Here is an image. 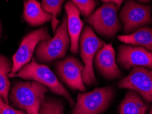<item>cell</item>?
<instances>
[{"instance_id":"obj_24","label":"cell","mask_w":152,"mask_h":114,"mask_svg":"<svg viewBox=\"0 0 152 114\" xmlns=\"http://www.w3.org/2000/svg\"><path fill=\"white\" fill-rule=\"evenodd\" d=\"M1 23H0V35H1Z\"/></svg>"},{"instance_id":"obj_2","label":"cell","mask_w":152,"mask_h":114,"mask_svg":"<svg viewBox=\"0 0 152 114\" xmlns=\"http://www.w3.org/2000/svg\"><path fill=\"white\" fill-rule=\"evenodd\" d=\"M9 77H20L39 82L46 86L53 93L65 98L71 107L75 106L74 100L58 81L55 74L48 66L38 63L34 57L30 63L22 67L16 74L9 75Z\"/></svg>"},{"instance_id":"obj_26","label":"cell","mask_w":152,"mask_h":114,"mask_svg":"<svg viewBox=\"0 0 152 114\" xmlns=\"http://www.w3.org/2000/svg\"><path fill=\"white\" fill-rule=\"evenodd\" d=\"M27 1H28V0H27Z\"/></svg>"},{"instance_id":"obj_1","label":"cell","mask_w":152,"mask_h":114,"mask_svg":"<svg viewBox=\"0 0 152 114\" xmlns=\"http://www.w3.org/2000/svg\"><path fill=\"white\" fill-rule=\"evenodd\" d=\"M49 89L40 83L15 82L9 94L12 105L28 114H39L42 102Z\"/></svg>"},{"instance_id":"obj_4","label":"cell","mask_w":152,"mask_h":114,"mask_svg":"<svg viewBox=\"0 0 152 114\" xmlns=\"http://www.w3.org/2000/svg\"><path fill=\"white\" fill-rule=\"evenodd\" d=\"M80 55L84 63L82 79L84 85L91 86L97 84L93 68V62L99 49L105 45V42L99 39L90 26L85 27L80 38Z\"/></svg>"},{"instance_id":"obj_10","label":"cell","mask_w":152,"mask_h":114,"mask_svg":"<svg viewBox=\"0 0 152 114\" xmlns=\"http://www.w3.org/2000/svg\"><path fill=\"white\" fill-rule=\"evenodd\" d=\"M56 66L58 75L69 88L82 92L86 91V88L82 79L84 66L77 58L68 56L58 62Z\"/></svg>"},{"instance_id":"obj_13","label":"cell","mask_w":152,"mask_h":114,"mask_svg":"<svg viewBox=\"0 0 152 114\" xmlns=\"http://www.w3.org/2000/svg\"><path fill=\"white\" fill-rule=\"evenodd\" d=\"M67 20V31L71 39L70 50L74 54L79 51V42L84 23L80 19L79 9L72 1H67L64 6Z\"/></svg>"},{"instance_id":"obj_22","label":"cell","mask_w":152,"mask_h":114,"mask_svg":"<svg viewBox=\"0 0 152 114\" xmlns=\"http://www.w3.org/2000/svg\"><path fill=\"white\" fill-rule=\"evenodd\" d=\"M99 1H102L104 3H108V2H111V3H114L118 6L120 8V6H121V4L124 1V0H99Z\"/></svg>"},{"instance_id":"obj_23","label":"cell","mask_w":152,"mask_h":114,"mask_svg":"<svg viewBox=\"0 0 152 114\" xmlns=\"http://www.w3.org/2000/svg\"><path fill=\"white\" fill-rule=\"evenodd\" d=\"M140 2H142V3H148V2L151 1V0H138Z\"/></svg>"},{"instance_id":"obj_5","label":"cell","mask_w":152,"mask_h":114,"mask_svg":"<svg viewBox=\"0 0 152 114\" xmlns=\"http://www.w3.org/2000/svg\"><path fill=\"white\" fill-rule=\"evenodd\" d=\"M118 8L114 3H104L85 21L99 35L109 38H113L121 30V23L117 17Z\"/></svg>"},{"instance_id":"obj_6","label":"cell","mask_w":152,"mask_h":114,"mask_svg":"<svg viewBox=\"0 0 152 114\" xmlns=\"http://www.w3.org/2000/svg\"><path fill=\"white\" fill-rule=\"evenodd\" d=\"M115 95L110 86L96 88L92 91L79 93L71 114H100L106 111Z\"/></svg>"},{"instance_id":"obj_3","label":"cell","mask_w":152,"mask_h":114,"mask_svg":"<svg viewBox=\"0 0 152 114\" xmlns=\"http://www.w3.org/2000/svg\"><path fill=\"white\" fill-rule=\"evenodd\" d=\"M66 23V17H64L61 24L56 30L54 36L38 44L35 50L36 59L38 61L50 63L65 56L69 46L71 45Z\"/></svg>"},{"instance_id":"obj_9","label":"cell","mask_w":152,"mask_h":114,"mask_svg":"<svg viewBox=\"0 0 152 114\" xmlns=\"http://www.w3.org/2000/svg\"><path fill=\"white\" fill-rule=\"evenodd\" d=\"M118 87L136 91L145 101L152 102V69L134 67L127 77L118 82Z\"/></svg>"},{"instance_id":"obj_19","label":"cell","mask_w":152,"mask_h":114,"mask_svg":"<svg viewBox=\"0 0 152 114\" xmlns=\"http://www.w3.org/2000/svg\"><path fill=\"white\" fill-rule=\"evenodd\" d=\"M64 109L62 100L45 98L41 105L39 114H64Z\"/></svg>"},{"instance_id":"obj_25","label":"cell","mask_w":152,"mask_h":114,"mask_svg":"<svg viewBox=\"0 0 152 114\" xmlns=\"http://www.w3.org/2000/svg\"><path fill=\"white\" fill-rule=\"evenodd\" d=\"M149 114H152V109H151V110L150 111V113H149Z\"/></svg>"},{"instance_id":"obj_21","label":"cell","mask_w":152,"mask_h":114,"mask_svg":"<svg viewBox=\"0 0 152 114\" xmlns=\"http://www.w3.org/2000/svg\"><path fill=\"white\" fill-rule=\"evenodd\" d=\"M0 114H28L24 111L17 110L10 107L0 96Z\"/></svg>"},{"instance_id":"obj_18","label":"cell","mask_w":152,"mask_h":114,"mask_svg":"<svg viewBox=\"0 0 152 114\" xmlns=\"http://www.w3.org/2000/svg\"><path fill=\"white\" fill-rule=\"evenodd\" d=\"M64 1V0H42L41 7L42 10L52 16L51 27L53 32H56L60 24L57 17L61 12L62 6Z\"/></svg>"},{"instance_id":"obj_14","label":"cell","mask_w":152,"mask_h":114,"mask_svg":"<svg viewBox=\"0 0 152 114\" xmlns=\"http://www.w3.org/2000/svg\"><path fill=\"white\" fill-rule=\"evenodd\" d=\"M23 19L31 26H39L52 21L51 15L42 10L41 4L38 0H28L23 7Z\"/></svg>"},{"instance_id":"obj_8","label":"cell","mask_w":152,"mask_h":114,"mask_svg":"<svg viewBox=\"0 0 152 114\" xmlns=\"http://www.w3.org/2000/svg\"><path fill=\"white\" fill-rule=\"evenodd\" d=\"M51 37L47 28H42L27 34L12 56V68L10 75L16 74L22 67L30 63L38 44Z\"/></svg>"},{"instance_id":"obj_12","label":"cell","mask_w":152,"mask_h":114,"mask_svg":"<svg viewBox=\"0 0 152 114\" xmlns=\"http://www.w3.org/2000/svg\"><path fill=\"white\" fill-rule=\"evenodd\" d=\"M96 69L106 79L120 77L122 73L116 62V54L112 44H105L99 49L94 58Z\"/></svg>"},{"instance_id":"obj_7","label":"cell","mask_w":152,"mask_h":114,"mask_svg":"<svg viewBox=\"0 0 152 114\" xmlns=\"http://www.w3.org/2000/svg\"><path fill=\"white\" fill-rule=\"evenodd\" d=\"M120 19L124 32L129 34L145 25L152 24L151 8L134 0H127L121 10Z\"/></svg>"},{"instance_id":"obj_15","label":"cell","mask_w":152,"mask_h":114,"mask_svg":"<svg viewBox=\"0 0 152 114\" xmlns=\"http://www.w3.org/2000/svg\"><path fill=\"white\" fill-rule=\"evenodd\" d=\"M118 39L126 44L143 47L152 52V28L141 27L129 34L118 36Z\"/></svg>"},{"instance_id":"obj_16","label":"cell","mask_w":152,"mask_h":114,"mask_svg":"<svg viewBox=\"0 0 152 114\" xmlns=\"http://www.w3.org/2000/svg\"><path fill=\"white\" fill-rule=\"evenodd\" d=\"M148 105L144 102L138 94L129 91L119 105V114H145Z\"/></svg>"},{"instance_id":"obj_11","label":"cell","mask_w":152,"mask_h":114,"mask_svg":"<svg viewBox=\"0 0 152 114\" xmlns=\"http://www.w3.org/2000/svg\"><path fill=\"white\" fill-rule=\"evenodd\" d=\"M117 62L126 70L136 66L152 69V52L141 46L132 44L121 45L118 48Z\"/></svg>"},{"instance_id":"obj_20","label":"cell","mask_w":152,"mask_h":114,"mask_svg":"<svg viewBox=\"0 0 152 114\" xmlns=\"http://www.w3.org/2000/svg\"><path fill=\"white\" fill-rule=\"evenodd\" d=\"M71 1L79 9L82 15L87 17L93 14L97 5L95 0H71Z\"/></svg>"},{"instance_id":"obj_17","label":"cell","mask_w":152,"mask_h":114,"mask_svg":"<svg viewBox=\"0 0 152 114\" xmlns=\"http://www.w3.org/2000/svg\"><path fill=\"white\" fill-rule=\"evenodd\" d=\"M12 68V63L7 57L0 54V96L7 104H9V91L10 88L9 75Z\"/></svg>"}]
</instances>
